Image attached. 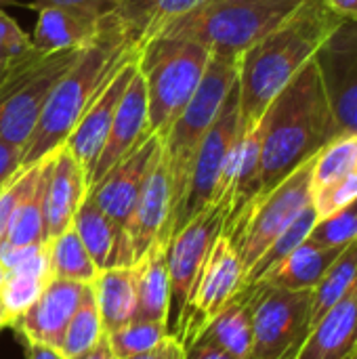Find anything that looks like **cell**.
Segmentation results:
<instances>
[{"label": "cell", "mask_w": 357, "mask_h": 359, "mask_svg": "<svg viewBox=\"0 0 357 359\" xmlns=\"http://www.w3.org/2000/svg\"><path fill=\"white\" fill-rule=\"evenodd\" d=\"M343 23L324 0H303L278 27L252 44L238 67L242 133L255 128L274 97L311 61Z\"/></svg>", "instance_id": "1"}, {"label": "cell", "mask_w": 357, "mask_h": 359, "mask_svg": "<svg viewBox=\"0 0 357 359\" xmlns=\"http://www.w3.org/2000/svg\"><path fill=\"white\" fill-rule=\"evenodd\" d=\"M261 126V194L314 160L337 135L320 67L311 59L269 103Z\"/></svg>", "instance_id": "2"}, {"label": "cell", "mask_w": 357, "mask_h": 359, "mask_svg": "<svg viewBox=\"0 0 357 359\" xmlns=\"http://www.w3.org/2000/svg\"><path fill=\"white\" fill-rule=\"evenodd\" d=\"M137 55L139 50L124 38L116 13L105 17L99 36L80 53L50 90L40 120L23 149L21 168H29L55 154L107 80L122 65L137 59Z\"/></svg>", "instance_id": "3"}, {"label": "cell", "mask_w": 357, "mask_h": 359, "mask_svg": "<svg viewBox=\"0 0 357 359\" xmlns=\"http://www.w3.org/2000/svg\"><path fill=\"white\" fill-rule=\"evenodd\" d=\"M303 0H204L168 23L158 36H179L204 44L215 55L242 57L278 27Z\"/></svg>", "instance_id": "4"}, {"label": "cell", "mask_w": 357, "mask_h": 359, "mask_svg": "<svg viewBox=\"0 0 357 359\" xmlns=\"http://www.w3.org/2000/svg\"><path fill=\"white\" fill-rule=\"evenodd\" d=\"M210 50L189 38L156 36L137 55V67L145 82L149 130L160 139L194 97Z\"/></svg>", "instance_id": "5"}, {"label": "cell", "mask_w": 357, "mask_h": 359, "mask_svg": "<svg viewBox=\"0 0 357 359\" xmlns=\"http://www.w3.org/2000/svg\"><path fill=\"white\" fill-rule=\"evenodd\" d=\"M238 67L240 57L227 55H210L206 72L177 120L170 124L162 141V156L170 177L173 189V215L183 200L189 170L198 147L206 133L213 128L215 120L219 118L227 95L231 93L234 84L238 82ZM173 219V217H170ZM170 229V227H168Z\"/></svg>", "instance_id": "6"}, {"label": "cell", "mask_w": 357, "mask_h": 359, "mask_svg": "<svg viewBox=\"0 0 357 359\" xmlns=\"http://www.w3.org/2000/svg\"><path fill=\"white\" fill-rule=\"evenodd\" d=\"M82 50H34L8 67L0 80V141L25 149L50 90Z\"/></svg>", "instance_id": "7"}, {"label": "cell", "mask_w": 357, "mask_h": 359, "mask_svg": "<svg viewBox=\"0 0 357 359\" xmlns=\"http://www.w3.org/2000/svg\"><path fill=\"white\" fill-rule=\"evenodd\" d=\"M314 160L299 166L271 191L259 196L227 229H223V236L231 242L244 265V276L269 244L311 204Z\"/></svg>", "instance_id": "8"}, {"label": "cell", "mask_w": 357, "mask_h": 359, "mask_svg": "<svg viewBox=\"0 0 357 359\" xmlns=\"http://www.w3.org/2000/svg\"><path fill=\"white\" fill-rule=\"evenodd\" d=\"M240 101H238V82L234 84L231 93L225 99V105L215 120L213 128L206 133L202 139L198 154L194 158L187 187L183 194L181 204L177 206L173 219H170V229H168V240L181 231L194 217L204 212L208 206L217 204L219 198V187L223 179V170L229 158V151L240 137Z\"/></svg>", "instance_id": "9"}, {"label": "cell", "mask_w": 357, "mask_h": 359, "mask_svg": "<svg viewBox=\"0 0 357 359\" xmlns=\"http://www.w3.org/2000/svg\"><path fill=\"white\" fill-rule=\"evenodd\" d=\"M252 288V349L248 359L297 355L311 328V290H286L269 284Z\"/></svg>", "instance_id": "10"}, {"label": "cell", "mask_w": 357, "mask_h": 359, "mask_svg": "<svg viewBox=\"0 0 357 359\" xmlns=\"http://www.w3.org/2000/svg\"><path fill=\"white\" fill-rule=\"evenodd\" d=\"M225 210L219 204L208 206L204 212L194 217L181 231H177L166 244V265H168V316L166 330L170 337H179L187 303L191 299L194 286L200 278L204 261L223 233Z\"/></svg>", "instance_id": "11"}, {"label": "cell", "mask_w": 357, "mask_h": 359, "mask_svg": "<svg viewBox=\"0 0 357 359\" xmlns=\"http://www.w3.org/2000/svg\"><path fill=\"white\" fill-rule=\"evenodd\" d=\"M244 288V265L231 246V242L221 233L200 271L194 286L191 299L187 303L183 324L177 341L187 347L200 330Z\"/></svg>", "instance_id": "12"}, {"label": "cell", "mask_w": 357, "mask_h": 359, "mask_svg": "<svg viewBox=\"0 0 357 359\" xmlns=\"http://www.w3.org/2000/svg\"><path fill=\"white\" fill-rule=\"evenodd\" d=\"M316 63L330 103L335 135H357V19L343 21L326 38Z\"/></svg>", "instance_id": "13"}, {"label": "cell", "mask_w": 357, "mask_h": 359, "mask_svg": "<svg viewBox=\"0 0 357 359\" xmlns=\"http://www.w3.org/2000/svg\"><path fill=\"white\" fill-rule=\"evenodd\" d=\"M162 154V141L158 135H149L135 151L114 164L90 189V200L112 219V223L120 229L126 244V225L141 194V187L156 166ZM128 250V246H126ZM130 257V252H128ZM133 263V261H130Z\"/></svg>", "instance_id": "14"}, {"label": "cell", "mask_w": 357, "mask_h": 359, "mask_svg": "<svg viewBox=\"0 0 357 359\" xmlns=\"http://www.w3.org/2000/svg\"><path fill=\"white\" fill-rule=\"evenodd\" d=\"M173 217V189L170 177L160 154L156 166L149 170L133 215L126 225V246L133 265H137L154 246L168 244V227Z\"/></svg>", "instance_id": "15"}, {"label": "cell", "mask_w": 357, "mask_h": 359, "mask_svg": "<svg viewBox=\"0 0 357 359\" xmlns=\"http://www.w3.org/2000/svg\"><path fill=\"white\" fill-rule=\"evenodd\" d=\"M135 72H137V59L122 65L107 80V84L99 90V95L88 103L86 111L82 114V118L78 120V124L74 126V130L69 133V137L63 143L74 154V158L84 166L86 181H88L90 168L95 166V162L107 141L116 109H118L120 99L126 90L130 78L135 76Z\"/></svg>", "instance_id": "16"}, {"label": "cell", "mask_w": 357, "mask_h": 359, "mask_svg": "<svg viewBox=\"0 0 357 359\" xmlns=\"http://www.w3.org/2000/svg\"><path fill=\"white\" fill-rule=\"evenodd\" d=\"M90 284L50 278L36 303L11 326L21 339L59 349L63 332Z\"/></svg>", "instance_id": "17"}, {"label": "cell", "mask_w": 357, "mask_h": 359, "mask_svg": "<svg viewBox=\"0 0 357 359\" xmlns=\"http://www.w3.org/2000/svg\"><path fill=\"white\" fill-rule=\"evenodd\" d=\"M88 194V181L84 166L74 158V154L61 145L50 154L46 183H44V242L61 236L72 227L74 217Z\"/></svg>", "instance_id": "18"}, {"label": "cell", "mask_w": 357, "mask_h": 359, "mask_svg": "<svg viewBox=\"0 0 357 359\" xmlns=\"http://www.w3.org/2000/svg\"><path fill=\"white\" fill-rule=\"evenodd\" d=\"M149 130V114H147V93L143 76L137 67L135 76L130 78L120 105L116 109L107 141L95 162V166L88 172V189L122 158H126L130 151H135L147 137Z\"/></svg>", "instance_id": "19"}, {"label": "cell", "mask_w": 357, "mask_h": 359, "mask_svg": "<svg viewBox=\"0 0 357 359\" xmlns=\"http://www.w3.org/2000/svg\"><path fill=\"white\" fill-rule=\"evenodd\" d=\"M34 8H38V19L29 34V42L40 55L86 48L99 36L105 19L48 2H34Z\"/></svg>", "instance_id": "20"}, {"label": "cell", "mask_w": 357, "mask_h": 359, "mask_svg": "<svg viewBox=\"0 0 357 359\" xmlns=\"http://www.w3.org/2000/svg\"><path fill=\"white\" fill-rule=\"evenodd\" d=\"M357 355V286L307 332L295 359H353Z\"/></svg>", "instance_id": "21"}, {"label": "cell", "mask_w": 357, "mask_h": 359, "mask_svg": "<svg viewBox=\"0 0 357 359\" xmlns=\"http://www.w3.org/2000/svg\"><path fill=\"white\" fill-rule=\"evenodd\" d=\"M191 343H206L231 358L248 359L252 349V288L244 286Z\"/></svg>", "instance_id": "22"}, {"label": "cell", "mask_w": 357, "mask_h": 359, "mask_svg": "<svg viewBox=\"0 0 357 359\" xmlns=\"http://www.w3.org/2000/svg\"><path fill=\"white\" fill-rule=\"evenodd\" d=\"M72 227L78 233L80 242L84 244V248L88 250L97 269L133 267L124 244V236L112 223V219L90 200L88 194L80 204Z\"/></svg>", "instance_id": "23"}, {"label": "cell", "mask_w": 357, "mask_h": 359, "mask_svg": "<svg viewBox=\"0 0 357 359\" xmlns=\"http://www.w3.org/2000/svg\"><path fill=\"white\" fill-rule=\"evenodd\" d=\"M202 2L204 0H122L116 17L128 44L141 50L168 23Z\"/></svg>", "instance_id": "24"}, {"label": "cell", "mask_w": 357, "mask_h": 359, "mask_svg": "<svg viewBox=\"0 0 357 359\" xmlns=\"http://www.w3.org/2000/svg\"><path fill=\"white\" fill-rule=\"evenodd\" d=\"M105 334L116 332L135 320L137 307V271L135 267L99 269L90 284Z\"/></svg>", "instance_id": "25"}, {"label": "cell", "mask_w": 357, "mask_h": 359, "mask_svg": "<svg viewBox=\"0 0 357 359\" xmlns=\"http://www.w3.org/2000/svg\"><path fill=\"white\" fill-rule=\"evenodd\" d=\"M343 248H324L305 240L276 269H271L261 284L286 290H314Z\"/></svg>", "instance_id": "26"}, {"label": "cell", "mask_w": 357, "mask_h": 359, "mask_svg": "<svg viewBox=\"0 0 357 359\" xmlns=\"http://www.w3.org/2000/svg\"><path fill=\"white\" fill-rule=\"evenodd\" d=\"M137 307L135 320L162 322L168 316V265H166V244L154 246L137 265Z\"/></svg>", "instance_id": "27"}, {"label": "cell", "mask_w": 357, "mask_h": 359, "mask_svg": "<svg viewBox=\"0 0 357 359\" xmlns=\"http://www.w3.org/2000/svg\"><path fill=\"white\" fill-rule=\"evenodd\" d=\"M48 158L42 160L40 172L23 200L17 204L8 227L4 231V238L0 242H6L11 246H32V244H44V183H46V170H48Z\"/></svg>", "instance_id": "28"}, {"label": "cell", "mask_w": 357, "mask_h": 359, "mask_svg": "<svg viewBox=\"0 0 357 359\" xmlns=\"http://www.w3.org/2000/svg\"><path fill=\"white\" fill-rule=\"evenodd\" d=\"M357 286V238L332 261L320 284L311 290V326Z\"/></svg>", "instance_id": "29"}, {"label": "cell", "mask_w": 357, "mask_h": 359, "mask_svg": "<svg viewBox=\"0 0 357 359\" xmlns=\"http://www.w3.org/2000/svg\"><path fill=\"white\" fill-rule=\"evenodd\" d=\"M48 248V273L50 278L72 280L82 284H93L99 269L90 259L88 250L80 242L74 227L65 229L61 236L46 242Z\"/></svg>", "instance_id": "30"}, {"label": "cell", "mask_w": 357, "mask_h": 359, "mask_svg": "<svg viewBox=\"0 0 357 359\" xmlns=\"http://www.w3.org/2000/svg\"><path fill=\"white\" fill-rule=\"evenodd\" d=\"M318 223V215H316V208L314 204H309L271 244L269 248L259 257V261L246 271L244 276V286H255V284H261L265 280V276L276 269L295 248H299L311 233V229L316 227Z\"/></svg>", "instance_id": "31"}, {"label": "cell", "mask_w": 357, "mask_h": 359, "mask_svg": "<svg viewBox=\"0 0 357 359\" xmlns=\"http://www.w3.org/2000/svg\"><path fill=\"white\" fill-rule=\"evenodd\" d=\"M105 337L107 334L103 330V322H101L93 290L88 286L78 311L74 313L72 322L67 324V328L63 332V339L59 343V353L65 359L80 358L82 353L97 347Z\"/></svg>", "instance_id": "32"}, {"label": "cell", "mask_w": 357, "mask_h": 359, "mask_svg": "<svg viewBox=\"0 0 357 359\" xmlns=\"http://www.w3.org/2000/svg\"><path fill=\"white\" fill-rule=\"evenodd\" d=\"M357 172V135L332 139L314 160V189Z\"/></svg>", "instance_id": "33"}, {"label": "cell", "mask_w": 357, "mask_h": 359, "mask_svg": "<svg viewBox=\"0 0 357 359\" xmlns=\"http://www.w3.org/2000/svg\"><path fill=\"white\" fill-rule=\"evenodd\" d=\"M168 337L170 334L166 330V324H162V322L133 320L124 328H120L116 332H109L107 334V343H109V347H112L116 358L126 359L156 349Z\"/></svg>", "instance_id": "34"}, {"label": "cell", "mask_w": 357, "mask_h": 359, "mask_svg": "<svg viewBox=\"0 0 357 359\" xmlns=\"http://www.w3.org/2000/svg\"><path fill=\"white\" fill-rule=\"evenodd\" d=\"M48 280L50 278L46 273H36L25 269L6 271V278L0 286V301L6 313L11 316L13 324L36 303Z\"/></svg>", "instance_id": "35"}, {"label": "cell", "mask_w": 357, "mask_h": 359, "mask_svg": "<svg viewBox=\"0 0 357 359\" xmlns=\"http://www.w3.org/2000/svg\"><path fill=\"white\" fill-rule=\"evenodd\" d=\"M357 238V200L343 210L322 219L309 233V242L324 248H343Z\"/></svg>", "instance_id": "36"}, {"label": "cell", "mask_w": 357, "mask_h": 359, "mask_svg": "<svg viewBox=\"0 0 357 359\" xmlns=\"http://www.w3.org/2000/svg\"><path fill=\"white\" fill-rule=\"evenodd\" d=\"M357 200V172L341 177L324 187L314 189V208L318 215V221L343 210L345 206L353 204Z\"/></svg>", "instance_id": "37"}, {"label": "cell", "mask_w": 357, "mask_h": 359, "mask_svg": "<svg viewBox=\"0 0 357 359\" xmlns=\"http://www.w3.org/2000/svg\"><path fill=\"white\" fill-rule=\"evenodd\" d=\"M42 160L29 168H21L13 179H8L2 187H0V240L4 238V231L8 227V221L17 208V204L23 200V196L27 194V189L32 187V183L36 181L38 172H40Z\"/></svg>", "instance_id": "38"}, {"label": "cell", "mask_w": 357, "mask_h": 359, "mask_svg": "<svg viewBox=\"0 0 357 359\" xmlns=\"http://www.w3.org/2000/svg\"><path fill=\"white\" fill-rule=\"evenodd\" d=\"M29 53H34L29 34H25L19 23H15V19L0 8V61L15 63Z\"/></svg>", "instance_id": "39"}, {"label": "cell", "mask_w": 357, "mask_h": 359, "mask_svg": "<svg viewBox=\"0 0 357 359\" xmlns=\"http://www.w3.org/2000/svg\"><path fill=\"white\" fill-rule=\"evenodd\" d=\"M36 2H48V4H61V6H69V8H78V11H84L88 15L103 19V17L114 15L122 0H36Z\"/></svg>", "instance_id": "40"}, {"label": "cell", "mask_w": 357, "mask_h": 359, "mask_svg": "<svg viewBox=\"0 0 357 359\" xmlns=\"http://www.w3.org/2000/svg\"><path fill=\"white\" fill-rule=\"evenodd\" d=\"M23 149L0 141V187L21 170Z\"/></svg>", "instance_id": "41"}, {"label": "cell", "mask_w": 357, "mask_h": 359, "mask_svg": "<svg viewBox=\"0 0 357 359\" xmlns=\"http://www.w3.org/2000/svg\"><path fill=\"white\" fill-rule=\"evenodd\" d=\"M185 358V349L183 345L175 339V337H168L164 343H160L156 349L147 351V353H141V355H133V358L126 359H183Z\"/></svg>", "instance_id": "42"}, {"label": "cell", "mask_w": 357, "mask_h": 359, "mask_svg": "<svg viewBox=\"0 0 357 359\" xmlns=\"http://www.w3.org/2000/svg\"><path fill=\"white\" fill-rule=\"evenodd\" d=\"M183 349H185V358L183 359H236L229 353H225L223 349L206 345V343H191Z\"/></svg>", "instance_id": "43"}, {"label": "cell", "mask_w": 357, "mask_h": 359, "mask_svg": "<svg viewBox=\"0 0 357 359\" xmlns=\"http://www.w3.org/2000/svg\"><path fill=\"white\" fill-rule=\"evenodd\" d=\"M23 341V353L25 359H65L59 349L55 347H48V345H42V343H34V341H27V339H21Z\"/></svg>", "instance_id": "44"}, {"label": "cell", "mask_w": 357, "mask_h": 359, "mask_svg": "<svg viewBox=\"0 0 357 359\" xmlns=\"http://www.w3.org/2000/svg\"><path fill=\"white\" fill-rule=\"evenodd\" d=\"M324 2L343 21H356L357 19V0H324Z\"/></svg>", "instance_id": "45"}, {"label": "cell", "mask_w": 357, "mask_h": 359, "mask_svg": "<svg viewBox=\"0 0 357 359\" xmlns=\"http://www.w3.org/2000/svg\"><path fill=\"white\" fill-rule=\"evenodd\" d=\"M74 359H118L114 355V351H112V347H109V343H107V337L97 345V347H93L90 351H86V353H82L80 358H74Z\"/></svg>", "instance_id": "46"}, {"label": "cell", "mask_w": 357, "mask_h": 359, "mask_svg": "<svg viewBox=\"0 0 357 359\" xmlns=\"http://www.w3.org/2000/svg\"><path fill=\"white\" fill-rule=\"evenodd\" d=\"M11 326H13V320H11V316L6 313V309H4V305H2V301H0V330L11 328Z\"/></svg>", "instance_id": "47"}, {"label": "cell", "mask_w": 357, "mask_h": 359, "mask_svg": "<svg viewBox=\"0 0 357 359\" xmlns=\"http://www.w3.org/2000/svg\"><path fill=\"white\" fill-rule=\"evenodd\" d=\"M13 63H4V61H0V80H2V76L8 72V67H11Z\"/></svg>", "instance_id": "48"}, {"label": "cell", "mask_w": 357, "mask_h": 359, "mask_svg": "<svg viewBox=\"0 0 357 359\" xmlns=\"http://www.w3.org/2000/svg\"><path fill=\"white\" fill-rule=\"evenodd\" d=\"M4 278H6V269H4L2 263H0V286H2V282H4Z\"/></svg>", "instance_id": "49"}, {"label": "cell", "mask_w": 357, "mask_h": 359, "mask_svg": "<svg viewBox=\"0 0 357 359\" xmlns=\"http://www.w3.org/2000/svg\"><path fill=\"white\" fill-rule=\"evenodd\" d=\"M0 2H11V0H0Z\"/></svg>", "instance_id": "50"}, {"label": "cell", "mask_w": 357, "mask_h": 359, "mask_svg": "<svg viewBox=\"0 0 357 359\" xmlns=\"http://www.w3.org/2000/svg\"><path fill=\"white\" fill-rule=\"evenodd\" d=\"M286 359H295V355H290V358H286Z\"/></svg>", "instance_id": "51"}, {"label": "cell", "mask_w": 357, "mask_h": 359, "mask_svg": "<svg viewBox=\"0 0 357 359\" xmlns=\"http://www.w3.org/2000/svg\"><path fill=\"white\" fill-rule=\"evenodd\" d=\"M353 359H357V355H356V358H353Z\"/></svg>", "instance_id": "52"}]
</instances>
